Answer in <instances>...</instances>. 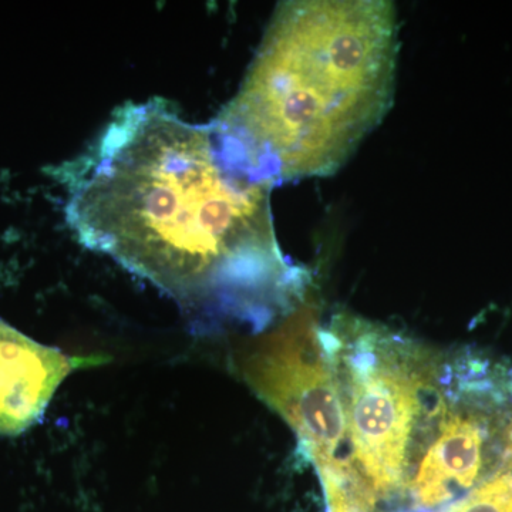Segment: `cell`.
Masks as SVG:
<instances>
[{"mask_svg":"<svg viewBox=\"0 0 512 512\" xmlns=\"http://www.w3.org/2000/svg\"><path fill=\"white\" fill-rule=\"evenodd\" d=\"M80 244L177 303L195 332L264 330L288 316L303 274L279 247L269 185L222 157L210 124L170 103H127L57 170Z\"/></svg>","mask_w":512,"mask_h":512,"instance_id":"1","label":"cell"},{"mask_svg":"<svg viewBox=\"0 0 512 512\" xmlns=\"http://www.w3.org/2000/svg\"><path fill=\"white\" fill-rule=\"evenodd\" d=\"M397 59L392 2L279 3L237 94L210 123L222 157L272 188L335 174L392 107Z\"/></svg>","mask_w":512,"mask_h":512,"instance_id":"2","label":"cell"},{"mask_svg":"<svg viewBox=\"0 0 512 512\" xmlns=\"http://www.w3.org/2000/svg\"><path fill=\"white\" fill-rule=\"evenodd\" d=\"M335 365L329 333L309 309L285 316L238 360L245 382L295 431L320 476L349 478L338 457L346 423Z\"/></svg>","mask_w":512,"mask_h":512,"instance_id":"3","label":"cell"},{"mask_svg":"<svg viewBox=\"0 0 512 512\" xmlns=\"http://www.w3.org/2000/svg\"><path fill=\"white\" fill-rule=\"evenodd\" d=\"M355 348L343 357L348 375L346 433L352 446V483L370 507L402 485L420 383L409 367L382 350L383 336L357 323Z\"/></svg>","mask_w":512,"mask_h":512,"instance_id":"4","label":"cell"},{"mask_svg":"<svg viewBox=\"0 0 512 512\" xmlns=\"http://www.w3.org/2000/svg\"><path fill=\"white\" fill-rule=\"evenodd\" d=\"M106 360L40 345L0 319V436L16 437L32 429L67 376Z\"/></svg>","mask_w":512,"mask_h":512,"instance_id":"5","label":"cell"},{"mask_svg":"<svg viewBox=\"0 0 512 512\" xmlns=\"http://www.w3.org/2000/svg\"><path fill=\"white\" fill-rule=\"evenodd\" d=\"M491 429V419L476 409L457 410L441 420L410 487L417 507H441L477 483L487 464Z\"/></svg>","mask_w":512,"mask_h":512,"instance_id":"6","label":"cell"},{"mask_svg":"<svg viewBox=\"0 0 512 512\" xmlns=\"http://www.w3.org/2000/svg\"><path fill=\"white\" fill-rule=\"evenodd\" d=\"M446 512H512V457L504 458L497 474Z\"/></svg>","mask_w":512,"mask_h":512,"instance_id":"7","label":"cell"},{"mask_svg":"<svg viewBox=\"0 0 512 512\" xmlns=\"http://www.w3.org/2000/svg\"><path fill=\"white\" fill-rule=\"evenodd\" d=\"M328 497L329 512H366L340 480H322Z\"/></svg>","mask_w":512,"mask_h":512,"instance_id":"8","label":"cell"}]
</instances>
